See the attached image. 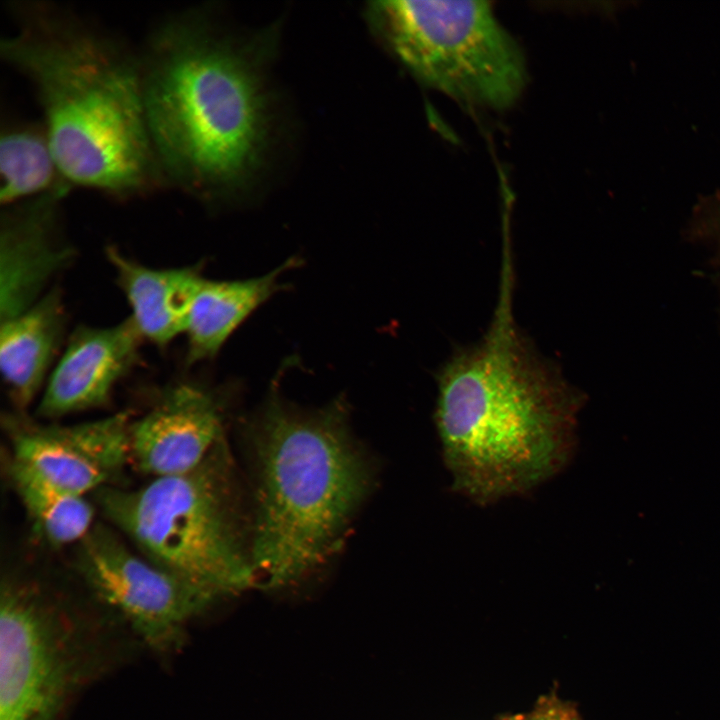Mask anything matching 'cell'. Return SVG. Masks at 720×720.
Returning <instances> with one entry per match:
<instances>
[{
	"label": "cell",
	"instance_id": "obj_1",
	"mask_svg": "<svg viewBox=\"0 0 720 720\" xmlns=\"http://www.w3.org/2000/svg\"><path fill=\"white\" fill-rule=\"evenodd\" d=\"M7 9L13 30L0 56L32 86L68 184L120 200L168 188L146 124L139 51L56 2Z\"/></svg>",
	"mask_w": 720,
	"mask_h": 720
},
{
	"label": "cell",
	"instance_id": "obj_2",
	"mask_svg": "<svg viewBox=\"0 0 720 720\" xmlns=\"http://www.w3.org/2000/svg\"><path fill=\"white\" fill-rule=\"evenodd\" d=\"M266 48L234 37L207 8L154 25L139 51L142 92L168 187L206 204L230 202L248 187L270 138Z\"/></svg>",
	"mask_w": 720,
	"mask_h": 720
},
{
	"label": "cell",
	"instance_id": "obj_3",
	"mask_svg": "<svg viewBox=\"0 0 720 720\" xmlns=\"http://www.w3.org/2000/svg\"><path fill=\"white\" fill-rule=\"evenodd\" d=\"M482 340L437 375L435 422L456 491L479 503L527 492L567 464L581 400L516 327L505 265Z\"/></svg>",
	"mask_w": 720,
	"mask_h": 720
},
{
	"label": "cell",
	"instance_id": "obj_4",
	"mask_svg": "<svg viewBox=\"0 0 720 720\" xmlns=\"http://www.w3.org/2000/svg\"><path fill=\"white\" fill-rule=\"evenodd\" d=\"M248 431L256 472L255 581L283 587L339 550L371 488L372 472L352 439L344 400L303 411L273 387Z\"/></svg>",
	"mask_w": 720,
	"mask_h": 720
},
{
	"label": "cell",
	"instance_id": "obj_5",
	"mask_svg": "<svg viewBox=\"0 0 720 720\" xmlns=\"http://www.w3.org/2000/svg\"><path fill=\"white\" fill-rule=\"evenodd\" d=\"M96 500L138 552L212 605L256 586L251 520L224 437L186 473L135 489L108 486Z\"/></svg>",
	"mask_w": 720,
	"mask_h": 720
},
{
	"label": "cell",
	"instance_id": "obj_6",
	"mask_svg": "<svg viewBox=\"0 0 720 720\" xmlns=\"http://www.w3.org/2000/svg\"><path fill=\"white\" fill-rule=\"evenodd\" d=\"M142 651L128 627L90 596L74 601L40 583L5 577L0 720H69L80 696Z\"/></svg>",
	"mask_w": 720,
	"mask_h": 720
},
{
	"label": "cell",
	"instance_id": "obj_7",
	"mask_svg": "<svg viewBox=\"0 0 720 720\" xmlns=\"http://www.w3.org/2000/svg\"><path fill=\"white\" fill-rule=\"evenodd\" d=\"M365 17L417 80L449 96L504 108L524 87L523 56L486 1H373Z\"/></svg>",
	"mask_w": 720,
	"mask_h": 720
},
{
	"label": "cell",
	"instance_id": "obj_8",
	"mask_svg": "<svg viewBox=\"0 0 720 720\" xmlns=\"http://www.w3.org/2000/svg\"><path fill=\"white\" fill-rule=\"evenodd\" d=\"M76 563L85 592L163 661L183 651L190 625L212 605L101 524L78 543Z\"/></svg>",
	"mask_w": 720,
	"mask_h": 720
},
{
	"label": "cell",
	"instance_id": "obj_9",
	"mask_svg": "<svg viewBox=\"0 0 720 720\" xmlns=\"http://www.w3.org/2000/svg\"><path fill=\"white\" fill-rule=\"evenodd\" d=\"M127 413L76 424L7 417L12 459L52 483L86 496L110 486L130 459Z\"/></svg>",
	"mask_w": 720,
	"mask_h": 720
},
{
	"label": "cell",
	"instance_id": "obj_10",
	"mask_svg": "<svg viewBox=\"0 0 720 720\" xmlns=\"http://www.w3.org/2000/svg\"><path fill=\"white\" fill-rule=\"evenodd\" d=\"M214 391L192 382L169 386L130 426V459L152 478L197 467L224 437V409Z\"/></svg>",
	"mask_w": 720,
	"mask_h": 720
},
{
	"label": "cell",
	"instance_id": "obj_11",
	"mask_svg": "<svg viewBox=\"0 0 720 720\" xmlns=\"http://www.w3.org/2000/svg\"><path fill=\"white\" fill-rule=\"evenodd\" d=\"M51 193L2 207L0 219V322L37 302L51 280L75 257L61 233L60 204Z\"/></svg>",
	"mask_w": 720,
	"mask_h": 720
},
{
	"label": "cell",
	"instance_id": "obj_12",
	"mask_svg": "<svg viewBox=\"0 0 720 720\" xmlns=\"http://www.w3.org/2000/svg\"><path fill=\"white\" fill-rule=\"evenodd\" d=\"M143 338L132 320L78 326L48 376L37 405L46 419L101 407L136 365Z\"/></svg>",
	"mask_w": 720,
	"mask_h": 720
},
{
	"label": "cell",
	"instance_id": "obj_13",
	"mask_svg": "<svg viewBox=\"0 0 720 720\" xmlns=\"http://www.w3.org/2000/svg\"><path fill=\"white\" fill-rule=\"evenodd\" d=\"M0 323L2 379L11 401L24 410L43 391L63 342L66 310L62 290L52 286L32 306Z\"/></svg>",
	"mask_w": 720,
	"mask_h": 720
},
{
	"label": "cell",
	"instance_id": "obj_14",
	"mask_svg": "<svg viewBox=\"0 0 720 720\" xmlns=\"http://www.w3.org/2000/svg\"><path fill=\"white\" fill-rule=\"evenodd\" d=\"M118 286L131 309L129 318L143 339L166 347L185 334L190 307L203 277L196 266L152 268L106 249Z\"/></svg>",
	"mask_w": 720,
	"mask_h": 720
},
{
	"label": "cell",
	"instance_id": "obj_15",
	"mask_svg": "<svg viewBox=\"0 0 720 720\" xmlns=\"http://www.w3.org/2000/svg\"><path fill=\"white\" fill-rule=\"evenodd\" d=\"M300 262L290 258L269 273L243 280L202 277L190 307L185 334L188 365L213 359L234 331L272 295L286 287L280 276Z\"/></svg>",
	"mask_w": 720,
	"mask_h": 720
},
{
	"label": "cell",
	"instance_id": "obj_16",
	"mask_svg": "<svg viewBox=\"0 0 720 720\" xmlns=\"http://www.w3.org/2000/svg\"><path fill=\"white\" fill-rule=\"evenodd\" d=\"M2 207L72 188L62 176L43 122H4L0 134Z\"/></svg>",
	"mask_w": 720,
	"mask_h": 720
},
{
	"label": "cell",
	"instance_id": "obj_17",
	"mask_svg": "<svg viewBox=\"0 0 720 720\" xmlns=\"http://www.w3.org/2000/svg\"><path fill=\"white\" fill-rule=\"evenodd\" d=\"M9 475L30 519L50 544H78L95 525L94 508L86 496L52 483L13 459Z\"/></svg>",
	"mask_w": 720,
	"mask_h": 720
},
{
	"label": "cell",
	"instance_id": "obj_18",
	"mask_svg": "<svg viewBox=\"0 0 720 720\" xmlns=\"http://www.w3.org/2000/svg\"><path fill=\"white\" fill-rule=\"evenodd\" d=\"M508 720H577L568 706L554 701L538 704L531 711L516 715Z\"/></svg>",
	"mask_w": 720,
	"mask_h": 720
}]
</instances>
